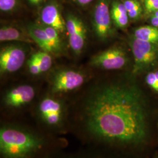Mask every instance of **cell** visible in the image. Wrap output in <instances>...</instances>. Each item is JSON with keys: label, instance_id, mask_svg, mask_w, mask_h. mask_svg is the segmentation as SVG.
<instances>
[{"label": "cell", "instance_id": "obj_22", "mask_svg": "<svg viewBox=\"0 0 158 158\" xmlns=\"http://www.w3.org/2000/svg\"><path fill=\"white\" fill-rule=\"evenodd\" d=\"M123 3L127 12L135 9L138 6H140L141 4L139 0H124L123 1Z\"/></svg>", "mask_w": 158, "mask_h": 158}, {"label": "cell", "instance_id": "obj_16", "mask_svg": "<svg viewBox=\"0 0 158 158\" xmlns=\"http://www.w3.org/2000/svg\"><path fill=\"white\" fill-rule=\"evenodd\" d=\"M34 55L42 73L45 72L51 68L52 58L49 53L45 51H38L34 53Z\"/></svg>", "mask_w": 158, "mask_h": 158}, {"label": "cell", "instance_id": "obj_25", "mask_svg": "<svg viewBox=\"0 0 158 158\" xmlns=\"http://www.w3.org/2000/svg\"><path fill=\"white\" fill-rule=\"evenodd\" d=\"M45 0H29V1L31 3V4H34V5H39L40 4H41L43 1H44Z\"/></svg>", "mask_w": 158, "mask_h": 158}, {"label": "cell", "instance_id": "obj_20", "mask_svg": "<svg viewBox=\"0 0 158 158\" xmlns=\"http://www.w3.org/2000/svg\"><path fill=\"white\" fill-rule=\"evenodd\" d=\"M146 82L151 89L158 93V80L155 72H151L147 74Z\"/></svg>", "mask_w": 158, "mask_h": 158}, {"label": "cell", "instance_id": "obj_9", "mask_svg": "<svg viewBox=\"0 0 158 158\" xmlns=\"http://www.w3.org/2000/svg\"><path fill=\"white\" fill-rule=\"evenodd\" d=\"M40 19L42 25L55 29L60 34L66 31L65 19L62 15L60 6L55 1H50L42 8Z\"/></svg>", "mask_w": 158, "mask_h": 158}, {"label": "cell", "instance_id": "obj_4", "mask_svg": "<svg viewBox=\"0 0 158 158\" xmlns=\"http://www.w3.org/2000/svg\"><path fill=\"white\" fill-rule=\"evenodd\" d=\"M130 46L134 58V73H138L153 66L158 58V44L134 38Z\"/></svg>", "mask_w": 158, "mask_h": 158}, {"label": "cell", "instance_id": "obj_7", "mask_svg": "<svg viewBox=\"0 0 158 158\" xmlns=\"http://www.w3.org/2000/svg\"><path fill=\"white\" fill-rule=\"evenodd\" d=\"M85 74L81 72L64 69L58 71L51 81V91L53 94L64 93L77 89L85 81Z\"/></svg>", "mask_w": 158, "mask_h": 158}, {"label": "cell", "instance_id": "obj_11", "mask_svg": "<svg viewBox=\"0 0 158 158\" xmlns=\"http://www.w3.org/2000/svg\"><path fill=\"white\" fill-rule=\"evenodd\" d=\"M35 96V90L30 85H18L8 91L4 98L6 107L17 108L23 107L32 101Z\"/></svg>", "mask_w": 158, "mask_h": 158}, {"label": "cell", "instance_id": "obj_12", "mask_svg": "<svg viewBox=\"0 0 158 158\" xmlns=\"http://www.w3.org/2000/svg\"><path fill=\"white\" fill-rule=\"evenodd\" d=\"M28 33L42 51L57 55L62 52L63 50L57 47L46 33L42 25L34 23L29 25Z\"/></svg>", "mask_w": 158, "mask_h": 158}, {"label": "cell", "instance_id": "obj_1", "mask_svg": "<svg viewBox=\"0 0 158 158\" xmlns=\"http://www.w3.org/2000/svg\"><path fill=\"white\" fill-rule=\"evenodd\" d=\"M147 111L141 93L123 82L98 86L85 105V123L91 135L104 141L139 144L147 136Z\"/></svg>", "mask_w": 158, "mask_h": 158}, {"label": "cell", "instance_id": "obj_19", "mask_svg": "<svg viewBox=\"0 0 158 158\" xmlns=\"http://www.w3.org/2000/svg\"><path fill=\"white\" fill-rule=\"evenodd\" d=\"M145 10L148 14L158 11V0H143Z\"/></svg>", "mask_w": 158, "mask_h": 158}, {"label": "cell", "instance_id": "obj_18", "mask_svg": "<svg viewBox=\"0 0 158 158\" xmlns=\"http://www.w3.org/2000/svg\"><path fill=\"white\" fill-rule=\"evenodd\" d=\"M27 64L28 66L29 71L31 74L38 75L42 73L39 64L37 62L34 54L29 59Z\"/></svg>", "mask_w": 158, "mask_h": 158}, {"label": "cell", "instance_id": "obj_5", "mask_svg": "<svg viewBox=\"0 0 158 158\" xmlns=\"http://www.w3.org/2000/svg\"><path fill=\"white\" fill-rule=\"evenodd\" d=\"M66 32L69 45L74 53L79 56L85 49L87 30L82 19L73 14H68L65 17Z\"/></svg>", "mask_w": 158, "mask_h": 158}, {"label": "cell", "instance_id": "obj_15", "mask_svg": "<svg viewBox=\"0 0 158 158\" xmlns=\"http://www.w3.org/2000/svg\"><path fill=\"white\" fill-rule=\"evenodd\" d=\"M134 38L158 44V28L154 26H143L136 29Z\"/></svg>", "mask_w": 158, "mask_h": 158}, {"label": "cell", "instance_id": "obj_17", "mask_svg": "<svg viewBox=\"0 0 158 158\" xmlns=\"http://www.w3.org/2000/svg\"><path fill=\"white\" fill-rule=\"evenodd\" d=\"M18 4V0H0V10L3 12L14 11Z\"/></svg>", "mask_w": 158, "mask_h": 158}, {"label": "cell", "instance_id": "obj_10", "mask_svg": "<svg viewBox=\"0 0 158 158\" xmlns=\"http://www.w3.org/2000/svg\"><path fill=\"white\" fill-rule=\"evenodd\" d=\"M40 116L46 124L51 127L59 125L63 116L62 104L55 98L46 97L39 105Z\"/></svg>", "mask_w": 158, "mask_h": 158}, {"label": "cell", "instance_id": "obj_2", "mask_svg": "<svg viewBox=\"0 0 158 158\" xmlns=\"http://www.w3.org/2000/svg\"><path fill=\"white\" fill-rule=\"evenodd\" d=\"M43 140L29 131L4 126L0 130V152L3 158H30L38 152Z\"/></svg>", "mask_w": 158, "mask_h": 158}, {"label": "cell", "instance_id": "obj_13", "mask_svg": "<svg viewBox=\"0 0 158 158\" xmlns=\"http://www.w3.org/2000/svg\"><path fill=\"white\" fill-rule=\"evenodd\" d=\"M111 15L114 25L119 29L127 27L130 18L123 2L114 0L111 4Z\"/></svg>", "mask_w": 158, "mask_h": 158}, {"label": "cell", "instance_id": "obj_23", "mask_svg": "<svg viewBox=\"0 0 158 158\" xmlns=\"http://www.w3.org/2000/svg\"><path fill=\"white\" fill-rule=\"evenodd\" d=\"M75 2H76L79 6H88L91 2H92L94 0H73Z\"/></svg>", "mask_w": 158, "mask_h": 158}, {"label": "cell", "instance_id": "obj_8", "mask_svg": "<svg viewBox=\"0 0 158 158\" xmlns=\"http://www.w3.org/2000/svg\"><path fill=\"white\" fill-rule=\"evenodd\" d=\"M26 59V53L19 46H6L0 52L1 74L11 73L23 66Z\"/></svg>", "mask_w": 158, "mask_h": 158}, {"label": "cell", "instance_id": "obj_21", "mask_svg": "<svg viewBox=\"0 0 158 158\" xmlns=\"http://www.w3.org/2000/svg\"><path fill=\"white\" fill-rule=\"evenodd\" d=\"M143 12V8L141 4L138 6L135 9L128 12V15L130 19L136 20L141 17L142 14Z\"/></svg>", "mask_w": 158, "mask_h": 158}, {"label": "cell", "instance_id": "obj_26", "mask_svg": "<svg viewBox=\"0 0 158 158\" xmlns=\"http://www.w3.org/2000/svg\"><path fill=\"white\" fill-rule=\"evenodd\" d=\"M151 16L158 18V11H155V12H153V14H152V15H151Z\"/></svg>", "mask_w": 158, "mask_h": 158}, {"label": "cell", "instance_id": "obj_24", "mask_svg": "<svg viewBox=\"0 0 158 158\" xmlns=\"http://www.w3.org/2000/svg\"><path fill=\"white\" fill-rule=\"evenodd\" d=\"M150 23L152 26L158 28V18L151 16L150 19Z\"/></svg>", "mask_w": 158, "mask_h": 158}, {"label": "cell", "instance_id": "obj_3", "mask_svg": "<svg viewBox=\"0 0 158 158\" xmlns=\"http://www.w3.org/2000/svg\"><path fill=\"white\" fill-rule=\"evenodd\" d=\"M111 4V0H97L92 11L93 31L96 37L102 41L112 37L114 32Z\"/></svg>", "mask_w": 158, "mask_h": 158}, {"label": "cell", "instance_id": "obj_6", "mask_svg": "<svg viewBox=\"0 0 158 158\" xmlns=\"http://www.w3.org/2000/svg\"><path fill=\"white\" fill-rule=\"evenodd\" d=\"M128 62L124 49L118 46L101 52L91 58L90 64L105 70H118L124 68Z\"/></svg>", "mask_w": 158, "mask_h": 158}, {"label": "cell", "instance_id": "obj_14", "mask_svg": "<svg viewBox=\"0 0 158 158\" xmlns=\"http://www.w3.org/2000/svg\"><path fill=\"white\" fill-rule=\"evenodd\" d=\"M0 40L1 42L19 41L28 44L35 43L28 33L25 34L19 29L7 25L1 27Z\"/></svg>", "mask_w": 158, "mask_h": 158}]
</instances>
